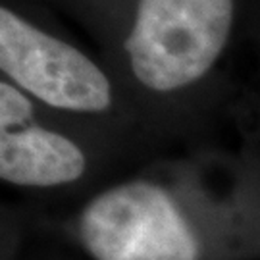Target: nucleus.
<instances>
[{"label":"nucleus","instance_id":"1","mask_svg":"<svg viewBox=\"0 0 260 260\" xmlns=\"http://www.w3.org/2000/svg\"><path fill=\"white\" fill-rule=\"evenodd\" d=\"M233 0H139L125 41L135 77L168 93L195 83L228 43Z\"/></svg>","mask_w":260,"mask_h":260},{"label":"nucleus","instance_id":"2","mask_svg":"<svg viewBox=\"0 0 260 260\" xmlns=\"http://www.w3.org/2000/svg\"><path fill=\"white\" fill-rule=\"evenodd\" d=\"M79 237L94 260H197L199 243L172 197L149 181L104 191L85 206Z\"/></svg>","mask_w":260,"mask_h":260},{"label":"nucleus","instance_id":"3","mask_svg":"<svg viewBox=\"0 0 260 260\" xmlns=\"http://www.w3.org/2000/svg\"><path fill=\"white\" fill-rule=\"evenodd\" d=\"M0 68L48 106L103 112L112 103L106 75L77 48L0 10Z\"/></svg>","mask_w":260,"mask_h":260},{"label":"nucleus","instance_id":"4","mask_svg":"<svg viewBox=\"0 0 260 260\" xmlns=\"http://www.w3.org/2000/svg\"><path fill=\"white\" fill-rule=\"evenodd\" d=\"M85 172L81 149L68 137L35 123L0 129V177L23 187L72 183Z\"/></svg>","mask_w":260,"mask_h":260},{"label":"nucleus","instance_id":"5","mask_svg":"<svg viewBox=\"0 0 260 260\" xmlns=\"http://www.w3.org/2000/svg\"><path fill=\"white\" fill-rule=\"evenodd\" d=\"M33 106L16 87L0 83V129H14L31 123Z\"/></svg>","mask_w":260,"mask_h":260}]
</instances>
